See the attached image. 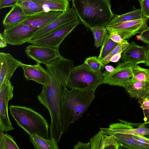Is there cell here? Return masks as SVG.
Wrapping results in <instances>:
<instances>
[{"mask_svg":"<svg viewBox=\"0 0 149 149\" xmlns=\"http://www.w3.org/2000/svg\"><path fill=\"white\" fill-rule=\"evenodd\" d=\"M109 33V38L114 42L120 44L123 42L125 40L123 39L117 33L111 32Z\"/></svg>","mask_w":149,"mask_h":149,"instance_id":"34","label":"cell"},{"mask_svg":"<svg viewBox=\"0 0 149 149\" xmlns=\"http://www.w3.org/2000/svg\"><path fill=\"white\" fill-rule=\"evenodd\" d=\"M38 29L27 25L17 24L5 27L2 34L7 44L20 45L29 40Z\"/></svg>","mask_w":149,"mask_h":149,"instance_id":"8","label":"cell"},{"mask_svg":"<svg viewBox=\"0 0 149 149\" xmlns=\"http://www.w3.org/2000/svg\"><path fill=\"white\" fill-rule=\"evenodd\" d=\"M133 77L132 80L141 81L149 82V69L142 68L138 65L132 68Z\"/></svg>","mask_w":149,"mask_h":149,"instance_id":"27","label":"cell"},{"mask_svg":"<svg viewBox=\"0 0 149 149\" xmlns=\"http://www.w3.org/2000/svg\"><path fill=\"white\" fill-rule=\"evenodd\" d=\"M146 57V48L137 45L133 41L123 52L121 58L123 62L138 65L145 63Z\"/></svg>","mask_w":149,"mask_h":149,"instance_id":"16","label":"cell"},{"mask_svg":"<svg viewBox=\"0 0 149 149\" xmlns=\"http://www.w3.org/2000/svg\"><path fill=\"white\" fill-rule=\"evenodd\" d=\"M13 86L10 80H5L0 86V130L3 132L14 129L9 118L8 104L12 99Z\"/></svg>","mask_w":149,"mask_h":149,"instance_id":"9","label":"cell"},{"mask_svg":"<svg viewBox=\"0 0 149 149\" xmlns=\"http://www.w3.org/2000/svg\"><path fill=\"white\" fill-rule=\"evenodd\" d=\"M23 70L24 76L26 81L32 80L43 86L47 82L48 74L47 71L40 65L25 64L21 62L20 65Z\"/></svg>","mask_w":149,"mask_h":149,"instance_id":"17","label":"cell"},{"mask_svg":"<svg viewBox=\"0 0 149 149\" xmlns=\"http://www.w3.org/2000/svg\"><path fill=\"white\" fill-rule=\"evenodd\" d=\"M0 130V149H19L13 137Z\"/></svg>","mask_w":149,"mask_h":149,"instance_id":"26","label":"cell"},{"mask_svg":"<svg viewBox=\"0 0 149 149\" xmlns=\"http://www.w3.org/2000/svg\"><path fill=\"white\" fill-rule=\"evenodd\" d=\"M17 0H0V9L12 7L16 4Z\"/></svg>","mask_w":149,"mask_h":149,"instance_id":"33","label":"cell"},{"mask_svg":"<svg viewBox=\"0 0 149 149\" xmlns=\"http://www.w3.org/2000/svg\"><path fill=\"white\" fill-rule=\"evenodd\" d=\"M84 62L95 71H101L105 67L98 57L95 56H90L87 58Z\"/></svg>","mask_w":149,"mask_h":149,"instance_id":"30","label":"cell"},{"mask_svg":"<svg viewBox=\"0 0 149 149\" xmlns=\"http://www.w3.org/2000/svg\"><path fill=\"white\" fill-rule=\"evenodd\" d=\"M140 107L143 109H149V98L146 99L141 104Z\"/></svg>","mask_w":149,"mask_h":149,"instance_id":"38","label":"cell"},{"mask_svg":"<svg viewBox=\"0 0 149 149\" xmlns=\"http://www.w3.org/2000/svg\"><path fill=\"white\" fill-rule=\"evenodd\" d=\"M141 124L146 127L149 129V122L148 123H142Z\"/></svg>","mask_w":149,"mask_h":149,"instance_id":"43","label":"cell"},{"mask_svg":"<svg viewBox=\"0 0 149 149\" xmlns=\"http://www.w3.org/2000/svg\"><path fill=\"white\" fill-rule=\"evenodd\" d=\"M21 62L10 53H0V86L5 80H10Z\"/></svg>","mask_w":149,"mask_h":149,"instance_id":"14","label":"cell"},{"mask_svg":"<svg viewBox=\"0 0 149 149\" xmlns=\"http://www.w3.org/2000/svg\"><path fill=\"white\" fill-rule=\"evenodd\" d=\"M90 29L93 36L95 46L97 48L102 46L108 35L106 26H94Z\"/></svg>","mask_w":149,"mask_h":149,"instance_id":"25","label":"cell"},{"mask_svg":"<svg viewBox=\"0 0 149 149\" xmlns=\"http://www.w3.org/2000/svg\"><path fill=\"white\" fill-rule=\"evenodd\" d=\"M103 84L102 70L95 71L84 62L74 67L68 77L67 87L71 89L95 91L98 86Z\"/></svg>","mask_w":149,"mask_h":149,"instance_id":"5","label":"cell"},{"mask_svg":"<svg viewBox=\"0 0 149 149\" xmlns=\"http://www.w3.org/2000/svg\"><path fill=\"white\" fill-rule=\"evenodd\" d=\"M105 68L106 70L108 72H111L115 68L113 67L111 65H106L105 66Z\"/></svg>","mask_w":149,"mask_h":149,"instance_id":"42","label":"cell"},{"mask_svg":"<svg viewBox=\"0 0 149 149\" xmlns=\"http://www.w3.org/2000/svg\"><path fill=\"white\" fill-rule=\"evenodd\" d=\"M48 74L47 84L38 96L41 104L48 111L51 118L49 127L50 139L57 143L63 134V95L67 87L73 63L63 58H58L45 65Z\"/></svg>","mask_w":149,"mask_h":149,"instance_id":"1","label":"cell"},{"mask_svg":"<svg viewBox=\"0 0 149 149\" xmlns=\"http://www.w3.org/2000/svg\"><path fill=\"white\" fill-rule=\"evenodd\" d=\"M16 4L22 9L27 16L43 12L42 8L32 0H17Z\"/></svg>","mask_w":149,"mask_h":149,"instance_id":"24","label":"cell"},{"mask_svg":"<svg viewBox=\"0 0 149 149\" xmlns=\"http://www.w3.org/2000/svg\"><path fill=\"white\" fill-rule=\"evenodd\" d=\"M22 9L16 4L6 15L2 22L5 27L19 23L27 17Z\"/></svg>","mask_w":149,"mask_h":149,"instance_id":"20","label":"cell"},{"mask_svg":"<svg viewBox=\"0 0 149 149\" xmlns=\"http://www.w3.org/2000/svg\"><path fill=\"white\" fill-rule=\"evenodd\" d=\"M111 40L108 35L106 37L101 46L98 58L101 60L107 56L118 44Z\"/></svg>","mask_w":149,"mask_h":149,"instance_id":"28","label":"cell"},{"mask_svg":"<svg viewBox=\"0 0 149 149\" xmlns=\"http://www.w3.org/2000/svg\"><path fill=\"white\" fill-rule=\"evenodd\" d=\"M11 115L18 126L29 135L36 134L49 139V127L47 120L33 109L24 106L10 105L9 107Z\"/></svg>","mask_w":149,"mask_h":149,"instance_id":"4","label":"cell"},{"mask_svg":"<svg viewBox=\"0 0 149 149\" xmlns=\"http://www.w3.org/2000/svg\"><path fill=\"white\" fill-rule=\"evenodd\" d=\"M144 116L143 120L144 123L149 122V109L143 110Z\"/></svg>","mask_w":149,"mask_h":149,"instance_id":"39","label":"cell"},{"mask_svg":"<svg viewBox=\"0 0 149 149\" xmlns=\"http://www.w3.org/2000/svg\"><path fill=\"white\" fill-rule=\"evenodd\" d=\"M32 0L41 7L43 12H64L70 8L69 2L68 0Z\"/></svg>","mask_w":149,"mask_h":149,"instance_id":"19","label":"cell"},{"mask_svg":"<svg viewBox=\"0 0 149 149\" xmlns=\"http://www.w3.org/2000/svg\"><path fill=\"white\" fill-rule=\"evenodd\" d=\"M129 44L126 40L123 42L118 44L107 56L103 59L100 60L101 62L105 66L110 61L113 55L120 52H123Z\"/></svg>","mask_w":149,"mask_h":149,"instance_id":"29","label":"cell"},{"mask_svg":"<svg viewBox=\"0 0 149 149\" xmlns=\"http://www.w3.org/2000/svg\"><path fill=\"white\" fill-rule=\"evenodd\" d=\"M79 19L87 28L105 26L115 15L110 0H72Z\"/></svg>","mask_w":149,"mask_h":149,"instance_id":"2","label":"cell"},{"mask_svg":"<svg viewBox=\"0 0 149 149\" xmlns=\"http://www.w3.org/2000/svg\"><path fill=\"white\" fill-rule=\"evenodd\" d=\"M146 49V57L145 64L148 66H149V45H148Z\"/></svg>","mask_w":149,"mask_h":149,"instance_id":"41","label":"cell"},{"mask_svg":"<svg viewBox=\"0 0 149 149\" xmlns=\"http://www.w3.org/2000/svg\"><path fill=\"white\" fill-rule=\"evenodd\" d=\"M77 17L74 9L73 8H70L64 11L56 19L36 31L30 40L38 38L62 25L73 20H78Z\"/></svg>","mask_w":149,"mask_h":149,"instance_id":"12","label":"cell"},{"mask_svg":"<svg viewBox=\"0 0 149 149\" xmlns=\"http://www.w3.org/2000/svg\"><path fill=\"white\" fill-rule=\"evenodd\" d=\"M144 17L141 9H139L122 15H115L106 26H113L125 22L141 19Z\"/></svg>","mask_w":149,"mask_h":149,"instance_id":"23","label":"cell"},{"mask_svg":"<svg viewBox=\"0 0 149 149\" xmlns=\"http://www.w3.org/2000/svg\"><path fill=\"white\" fill-rule=\"evenodd\" d=\"M130 96L138 99L141 104L146 98H149V82L131 80L125 87Z\"/></svg>","mask_w":149,"mask_h":149,"instance_id":"18","label":"cell"},{"mask_svg":"<svg viewBox=\"0 0 149 149\" xmlns=\"http://www.w3.org/2000/svg\"><path fill=\"white\" fill-rule=\"evenodd\" d=\"M106 134L115 136L122 143V148L145 149L133 137L132 134L119 132H110Z\"/></svg>","mask_w":149,"mask_h":149,"instance_id":"21","label":"cell"},{"mask_svg":"<svg viewBox=\"0 0 149 149\" xmlns=\"http://www.w3.org/2000/svg\"><path fill=\"white\" fill-rule=\"evenodd\" d=\"M141 6V10L144 17L149 18V0H138Z\"/></svg>","mask_w":149,"mask_h":149,"instance_id":"32","label":"cell"},{"mask_svg":"<svg viewBox=\"0 0 149 149\" xmlns=\"http://www.w3.org/2000/svg\"><path fill=\"white\" fill-rule=\"evenodd\" d=\"M25 52L28 58L37 63L45 65L61 56L58 48L32 44L26 47Z\"/></svg>","mask_w":149,"mask_h":149,"instance_id":"11","label":"cell"},{"mask_svg":"<svg viewBox=\"0 0 149 149\" xmlns=\"http://www.w3.org/2000/svg\"><path fill=\"white\" fill-rule=\"evenodd\" d=\"M29 140L36 149H58V143L53 139H46L37 135H30Z\"/></svg>","mask_w":149,"mask_h":149,"instance_id":"22","label":"cell"},{"mask_svg":"<svg viewBox=\"0 0 149 149\" xmlns=\"http://www.w3.org/2000/svg\"><path fill=\"white\" fill-rule=\"evenodd\" d=\"M80 23L78 20L72 21L59 26L40 38L31 40L27 42L34 45L58 48L64 40Z\"/></svg>","mask_w":149,"mask_h":149,"instance_id":"6","label":"cell"},{"mask_svg":"<svg viewBox=\"0 0 149 149\" xmlns=\"http://www.w3.org/2000/svg\"><path fill=\"white\" fill-rule=\"evenodd\" d=\"M91 149L122 148L121 143L112 135H109L100 130L90 141Z\"/></svg>","mask_w":149,"mask_h":149,"instance_id":"15","label":"cell"},{"mask_svg":"<svg viewBox=\"0 0 149 149\" xmlns=\"http://www.w3.org/2000/svg\"><path fill=\"white\" fill-rule=\"evenodd\" d=\"M122 52H120L113 55L111 58L110 61L113 62H117L121 58Z\"/></svg>","mask_w":149,"mask_h":149,"instance_id":"37","label":"cell"},{"mask_svg":"<svg viewBox=\"0 0 149 149\" xmlns=\"http://www.w3.org/2000/svg\"><path fill=\"white\" fill-rule=\"evenodd\" d=\"M136 65L138 64L123 62L111 72L105 71L102 73L104 84L125 88L127 84L132 80L133 77L132 68Z\"/></svg>","mask_w":149,"mask_h":149,"instance_id":"7","label":"cell"},{"mask_svg":"<svg viewBox=\"0 0 149 149\" xmlns=\"http://www.w3.org/2000/svg\"><path fill=\"white\" fill-rule=\"evenodd\" d=\"M95 91L64 89L63 95V134L88 109L95 97Z\"/></svg>","mask_w":149,"mask_h":149,"instance_id":"3","label":"cell"},{"mask_svg":"<svg viewBox=\"0 0 149 149\" xmlns=\"http://www.w3.org/2000/svg\"><path fill=\"white\" fill-rule=\"evenodd\" d=\"M0 47L1 48H4L7 46V43L2 36V33L0 34Z\"/></svg>","mask_w":149,"mask_h":149,"instance_id":"40","label":"cell"},{"mask_svg":"<svg viewBox=\"0 0 149 149\" xmlns=\"http://www.w3.org/2000/svg\"><path fill=\"white\" fill-rule=\"evenodd\" d=\"M149 18L141 19L124 22L115 25L105 26L109 33L115 32L124 40L128 39L140 33L147 26Z\"/></svg>","mask_w":149,"mask_h":149,"instance_id":"10","label":"cell"},{"mask_svg":"<svg viewBox=\"0 0 149 149\" xmlns=\"http://www.w3.org/2000/svg\"><path fill=\"white\" fill-rule=\"evenodd\" d=\"M133 137L145 149H149V138L139 135H132Z\"/></svg>","mask_w":149,"mask_h":149,"instance_id":"31","label":"cell"},{"mask_svg":"<svg viewBox=\"0 0 149 149\" xmlns=\"http://www.w3.org/2000/svg\"><path fill=\"white\" fill-rule=\"evenodd\" d=\"M140 36L143 42L149 45V27L147 26L140 33Z\"/></svg>","mask_w":149,"mask_h":149,"instance_id":"35","label":"cell"},{"mask_svg":"<svg viewBox=\"0 0 149 149\" xmlns=\"http://www.w3.org/2000/svg\"><path fill=\"white\" fill-rule=\"evenodd\" d=\"M73 149H91L90 142L85 143L78 141L74 146Z\"/></svg>","mask_w":149,"mask_h":149,"instance_id":"36","label":"cell"},{"mask_svg":"<svg viewBox=\"0 0 149 149\" xmlns=\"http://www.w3.org/2000/svg\"><path fill=\"white\" fill-rule=\"evenodd\" d=\"M64 12L50 11L42 12L33 15L27 16L23 21L18 24H22L35 27L42 28L52 22Z\"/></svg>","mask_w":149,"mask_h":149,"instance_id":"13","label":"cell"}]
</instances>
